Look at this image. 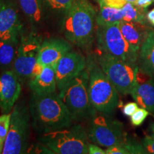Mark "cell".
I'll use <instances>...</instances> for the list:
<instances>
[{"label": "cell", "instance_id": "13", "mask_svg": "<svg viewBox=\"0 0 154 154\" xmlns=\"http://www.w3.org/2000/svg\"><path fill=\"white\" fill-rule=\"evenodd\" d=\"M22 91V82L11 69L0 74V109L2 113H11Z\"/></svg>", "mask_w": 154, "mask_h": 154}, {"label": "cell", "instance_id": "8", "mask_svg": "<svg viewBox=\"0 0 154 154\" xmlns=\"http://www.w3.org/2000/svg\"><path fill=\"white\" fill-rule=\"evenodd\" d=\"M41 37L35 32L24 34L20 37L17 53L11 70L22 82L29 81L43 67L37 63L38 53L42 44Z\"/></svg>", "mask_w": 154, "mask_h": 154}, {"label": "cell", "instance_id": "20", "mask_svg": "<svg viewBox=\"0 0 154 154\" xmlns=\"http://www.w3.org/2000/svg\"><path fill=\"white\" fill-rule=\"evenodd\" d=\"M19 42L0 41V70L11 69L16 58Z\"/></svg>", "mask_w": 154, "mask_h": 154}, {"label": "cell", "instance_id": "17", "mask_svg": "<svg viewBox=\"0 0 154 154\" xmlns=\"http://www.w3.org/2000/svg\"><path fill=\"white\" fill-rule=\"evenodd\" d=\"M138 106L154 114V76L138 82L131 94Z\"/></svg>", "mask_w": 154, "mask_h": 154}, {"label": "cell", "instance_id": "34", "mask_svg": "<svg viewBox=\"0 0 154 154\" xmlns=\"http://www.w3.org/2000/svg\"><path fill=\"white\" fill-rule=\"evenodd\" d=\"M127 2H131V3H133V4H135V2H136V0H127Z\"/></svg>", "mask_w": 154, "mask_h": 154}, {"label": "cell", "instance_id": "32", "mask_svg": "<svg viewBox=\"0 0 154 154\" xmlns=\"http://www.w3.org/2000/svg\"><path fill=\"white\" fill-rule=\"evenodd\" d=\"M146 19L152 26H154V8L146 13Z\"/></svg>", "mask_w": 154, "mask_h": 154}, {"label": "cell", "instance_id": "18", "mask_svg": "<svg viewBox=\"0 0 154 154\" xmlns=\"http://www.w3.org/2000/svg\"><path fill=\"white\" fill-rule=\"evenodd\" d=\"M138 65L140 72L154 76V30L152 29L140 49Z\"/></svg>", "mask_w": 154, "mask_h": 154}, {"label": "cell", "instance_id": "36", "mask_svg": "<svg viewBox=\"0 0 154 154\" xmlns=\"http://www.w3.org/2000/svg\"><path fill=\"white\" fill-rule=\"evenodd\" d=\"M153 2H154V0H153Z\"/></svg>", "mask_w": 154, "mask_h": 154}, {"label": "cell", "instance_id": "19", "mask_svg": "<svg viewBox=\"0 0 154 154\" xmlns=\"http://www.w3.org/2000/svg\"><path fill=\"white\" fill-rule=\"evenodd\" d=\"M19 5L31 24L38 26L44 18L43 0H18Z\"/></svg>", "mask_w": 154, "mask_h": 154}, {"label": "cell", "instance_id": "3", "mask_svg": "<svg viewBox=\"0 0 154 154\" xmlns=\"http://www.w3.org/2000/svg\"><path fill=\"white\" fill-rule=\"evenodd\" d=\"M88 94L92 105L101 114L111 116L119 105V91L109 80L95 57L87 60Z\"/></svg>", "mask_w": 154, "mask_h": 154}, {"label": "cell", "instance_id": "24", "mask_svg": "<svg viewBox=\"0 0 154 154\" xmlns=\"http://www.w3.org/2000/svg\"><path fill=\"white\" fill-rule=\"evenodd\" d=\"M10 119L11 113H2L0 116V154L2 153L4 146L8 134Z\"/></svg>", "mask_w": 154, "mask_h": 154}, {"label": "cell", "instance_id": "27", "mask_svg": "<svg viewBox=\"0 0 154 154\" xmlns=\"http://www.w3.org/2000/svg\"><path fill=\"white\" fill-rule=\"evenodd\" d=\"M141 144L145 149L146 153L154 154V135L146 136L142 140Z\"/></svg>", "mask_w": 154, "mask_h": 154}, {"label": "cell", "instance_id": "4", "mask_svg": "<svg viewBox=\"0 0 154 154\" xmlns=\"http://www.w3.org/2000/svg\"><path fill=\"white\" fill-rule=\"evenodd\" d=\"M87 131L76 124L41 135L38 141L51 153L87 154L89 143Z\"/></svg>", "mask_w": 154, "mask_h": 154}, {"label": "cell", "instance_id": "30", "mask_svg": "<svg viewBox=\"0 0 154 154\" xmlns=\"http://www.w3.org/2000/svg\"><path fill=\"white\" fill-rule=\"evenodd\" d=\"M88 153L89 154H106V151L100 148L95 143H89L88 146Z\"/></svg>", "mask_w": 154, "mask_h": 154}, {"label": "cell", "instance_id": "2", "mask_svg": "<svg viewBox=\"0 0 154 154\" xmlns=\"http://www.w3.org/2000/svg\"><path fill=\"white\" fill-rule=\"evenodd\" d=\"M96 19V10L89 2L75 0L63 19L65 37L82 50H89L95 38Z\"/></svg>", "mask_w": 154, "mask_h": 154}, {"label": "cell", "instance_id": "16", "mask_svg": "<svg viewBox=\"0 0 154 154\" xmlns=\"http://www.w3.org/2000/svg\"><path fill=\"white\" fill-rule=\"evenodd\" d=\"M29 86L34 94L55 93L57 89V85L54 67H43L37 74L29 80Z\"/></svg>", "mask_w": 154, "mask_h": 154}, {"label": "cell", "instance_id": "12", "mask_svg": "<svg viewBox=\"0 0 154 154\" xmlns=\"http://www.w3.org/2000/svg\"><path fill=\"white\" fill-rule=\"evenodd\" d=\"M23 26L14 0H0V41L19 42Z\"/></svg>", "mask_w": 154, "mask_h": 154}, {"label": "cell", "instance_id": "35", "mask_svg": "<svg viewBox=\"0 0 154 154\" xmlns=\"http://www.w3.org/2000/svg\"><path fill=\"white\" fill-rule=\"evenodd\" d=\"M96 1H97V2H99H99H101V0H96Z\"/></svg>", "mask_w": 154, "mask_h": 154}, {"label": "cell", "instance_id": "15", "mask_svg": "<svg viewBox=\"0 0 154 154\" xmlns=\"http://www.w3.org/2000/svg\"><path fill=\"white\" fill-rule=\"evenodd\" d=\"M119 26L124 37L135 51L139 53L140 49L149 35L151 29L146 24L126 22L122 20Z\"/></svg>", "mask_w": 154, "mask_h": 154}, {"label": "cell", "instance_id": "1", "mask_svg": "<svg viewBox=\"0 0 154 154\" xmlns=\"http://www.w3.org/2000/svg\"><path fill=\"white\" fill-rule=\"evenodd\" d=\"M32 125L43 134L72 126L74 119L59 94L32 93L29 102Z\"/></svg>", "mask_w": 154, "mask_h": 154}, {"label": "cell", "instance_id": "28", "mask_svg": "<svg viewBox=\"0 0 154 154\" xmlns=\"http://www.w3.org/2000/svg\"><path fill=\"white\" fill-rule=\"evenodd\" d=\"M126 2L127 0H101L99 2V5H105L114 8L122 9Z\"/></svg>", "mask_w": 154, "mask_h": 154}, {"label": "cell", "instance_id": "9", "mask_svg": "<svg viewBox=\"0 0 154 154\" xmlns=\"http://www.w3.org/2000/svg\"><path fill=\"white\" fill-rule=\"evenodd\" d=\"M96 38L99 51L126 62L138 64V52L124 37L119 24L98 26Z\"/></svg>", "mask_w": 154, "mask_h": 154}, {"label": "cell", "instance_id": "29", "mask_svg": "<svg viewBox=\"0 0 154 154\" xmlns=\"http://www.w3.org/2000/svg\"><path fill=\"white\" fill-rule=\"evenodd\" d=\"M138 109V104L136 102H129L124 106L122 112L126 116L131 117L135 111Z\"/></svg>", "mask_w": 154, "mask_h": 154}, {"label": "cell", "instance_id": "5", "mask_svg": "<svg viewBox=\"0 0 154 154\" xmlns=\"http://www.w3.org/2000/svg\"><path fill=\"white\" fill-rule=\"evenodd\" d=\"M59 95L74 121L90 120L96 115L97 111L92 105L88 94V74L86 69L61 90Z\"/></svg>", "mask_w": 154, "mask_h": 154}, {"label": "cell", "instance_id": "21", "mask_svg": "<svg viewBox=\"0 0 154 154\" xmlns=\"http://www.w3.org/2000/svg\"><path fill=\"white\" fill-rule=\"evenodd\" d=\"M123 16L122 9L100 6V10L96 15V24L97 26H106L119 24L123 20Z\"/></svg>", "mask_w": 154, "mask_h": 154}, {"label": "cell", "instance_id": "10", "mask_svg": "<svg viewBox=\"0 0 154 154\" xmlns=\"http://www.w3.org/2000/svg\"><path fill=\"white\" fill-rule=\"evenodd\" d=\"M86 131L90 141L103 147H111L126 139L122 123L107 115L94 116Z\"/></svg>", "mask_w": 154, "mask_h": 154}, {"label": "cell", "instance_id": "23", "mask_svg": "<svg viewBox=\"0 0 154 154\" xmlns=\"http://www.w3.org/2000/svg\"><path fill=\"white\" fill-rule=\"evenodd\" d=\"M123 20L126 22H140L146 24V9L140 8L134 4L127 2L122 8Z\"/></svg>", "mask_w": 154, "mask_h": 154}, {"label": "cell", "instance_id": "33", "mask_svg": "<svg viewBox=\"0 0 154 154\" xmlns=\"http://www.w3.org/2000/svg\"><path fill=\"white\" fill-rule=\"evenodd\" d=\"M150 128H151V130L152 131V132H153V134L154 135V124H151V126H150Z\"/></svg>", "mask_w": 154, "mask_h": 154}, {"label": "cell", "instance_id": "6", "mask_svg": "<svg viewBox=\"0 0 154 154\" xmlns=\"http://www.w3.org/2000/svg\"><path fill=\"white\" fill-rule=\"evenodd\" d=\"M94 57L119 93L131 94L138 82V64L126 62L100 51Z\"/></svg>", "mask_w": 154, "mask_h": 154}, {"label": "cell", "instance_id": "11", "mask_svg": "<svg viewBox=\"0 0 154 154\" xmlns=\"http://www.w3.org/2000/svg\"><path fill=\"white\" fill-rule=\"evenodd\" d=\"M87 60L82 53L70 51L55 66L57 89L60 91L86 69Z\"/></svg>", "mask_w": 154, "mask_h": 154}, {"label": "cell", "instance_id": "22", "mask_svg": "<svg viewBox=\"0 0 154 154\" xmlns=\"http://www.w3.org/2000/svg\"><path fill=\"white\" fill-rule=\"evenodd\" d=\"M106 154H146L145 149L141 143L133 140L126 139L122 143L109 147L106 150Z\"/></svg>", "mask_w": 154, "mask_h": 154}, {"label": "cell", "instance_id": "25", "mask_svg": "<svg viewBox=\"0 0 154 154\" xmlns=\"http://www.w3.org/2000/svg\"><path fill=\"white\" fill-rule=\"evenodd\" d=\"M75 0H43L44 3L54 11H65L70 9Z\"/></svg>", "mask_w": 154, "mask_h": 154}, {"label": "cell", "instance_id": "26", "mask_svg": "<svg viewBox=\"0 0 154 154\" xmlns=\"http://www.w3.org/2000/svg\"><path fill=\"white\" fill-rule=\"evenodd\" d=\"M149 112L143 108H138L131 116V122L133 126H139L143 123L145 119L149 116Z\"/></svg>", "mask_w": 154, "mask_h": 154}, {"label": "cell", "instance_id": "31", "mask_svg": "<svg viewBox=\"0 0 154 154\" xmlns=\"http://www.w3.org/2000/svg\"><path fill=\"white\" fill-rule=\"evenodd\" d=\"M153 2H154L153 0H136L134 5L138 6L140 8L146 9Z\"/></svg>", "mask_w": 154, "mask_h": 154}, {"label": "cell", "instance_id": "7", "mask_svg": "<svg viewBox=\"0 0 154 154\" xmlns=\"http://www.w3.org/2000/svg\"><path fill=\"white\" fill-rule=\"evenodd\" d=\"M30 120L29 106L23 102L15 103L11 111L10 124L2 154L27 153Z\"/></svg>", "mask_w": 154, "mask_h": 154}, {"label": "cell", "instance_id": "14", "mask_svg": "<svg viewBox=\"0 0 154 154\" xmlns=\"http://www.w3.org/2000/svg\"><path fill=\"white\" fill-rule=\"evenodd\" d=\"M72 50L70 42L63 38H51L42 42L38 53L37 63L42 67H54L65 54Z\"/></svg>", "mask_w": 154, "mask_h": 154}]
</instances>
